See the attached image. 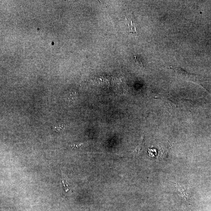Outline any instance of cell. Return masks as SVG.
Wrapping results in <instances>:
<instances>
[{"label": "cell", "mask_w": 211, "mask_h": 211, "mask_svg": "<svg viewBox=\"0 0 211 211\" xmlns=\"http://www.w3.org/2000/svg\"><path fill=\"white\" fill-rule=\"evenodd\" d=\"M144 145V139L142 138V140H141L140 143L138 145L137 147L135 149L134 151H133V153L135 155H137L139 154L142 151L143 147Z\"/></svg>", "instance_id": "cell-3"}, {"label": "cell", "mask_w": 211, "mask_h": 211, "mask_svg": "<svg viewBox=\"0 0 211 211\" xmlns=\"http://www.w3.org/2000/svg\"><path fill=\"white\" fill-rule=\"evenodd\" d=\"M83 144H73V145H71V148H80V147H81L82 145H83Z\"/></svg>", "instance_id": "cell-4"}, {"label": "cell", "mask_w": 211, "mask_h": 211, "mask_svg": "<svg viewBox=\"0 0 211 211\" xmlns=\"http://www.w3.org/2000/svg\"><path fill=\"white\" fill-rule=\"evenodd\" d=\"M171 182L173 183L177 194L181 198L186 202H188L190 200L192 193L189 187L181 184Z\"/></svg>", "instance_id": "cell-1"}, {"label": "cell", "mask_w": 211, "mask_h": 211, "mask_svg": "<svg viewBox=\"0 0 211 211\" xmlns=\"http://www.w3.org/2000/svg\"><path fill=\"white\" fill-rule=\"evenodd\" d=\"M177 75L183 80L186 81L197 82L196 77L194 74L189 73L181 68H176L175 69Z\"/></svg>", "instance_id": "cell-2"}]
</instances>
